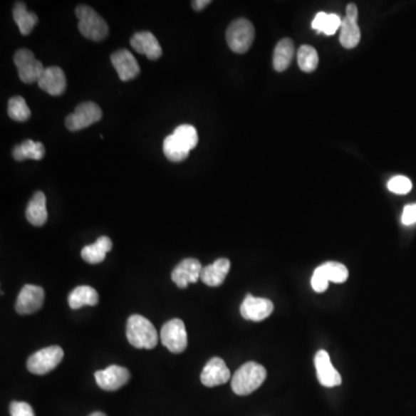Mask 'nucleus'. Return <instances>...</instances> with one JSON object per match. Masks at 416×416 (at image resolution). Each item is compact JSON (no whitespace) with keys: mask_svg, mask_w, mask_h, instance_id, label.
Returning a JSON list of instances; mask_svg holds the SVG:
<instances>
[{"mask_svg":"<svg viewBox=\"0 0 416 416\" xmlns=\"http://www.w3.org/2000/svg\"><path fill=\"white\" fill-rule=\"evenodd\" d=\"M198 132L196 128L183 124L175 129L172 135L163 141V153L172 162H182L187 159L191 150L198 144Z\"/></svg>","mask_w":416,"mask_h":416,"instance_id":"nucleus-1","label":"nucleus"},{"mask_svg":"<svg viewBox=\"0 0 416 416\" xmlns=\"http://www.w3.org/2000/svg\"><path fill=\"white\" fill-rule=\"evenodd\" d=\"M126 337L132 346L138 349L155 348L159 341L157 331L144 316L133 315L128 319Z\"/></svg>","mask_w":416,"mask_h":416,"instance_id":"nucleus-2","label":"nucleus"},{"mask_svg":"<svg viewBox=\"0 0 416 416\" xmlns=\"http://www.w3.org/2000/svg\"><path fill=\"white\" fill-rule=\"evenodd\" d=\"M266 369L261 364L248 362L236 371L232 378V389L237 395H249L259 389L266 380Z\"/></svg>","mask_w":416,"mask_h":416,"instance_id":"nucleus-3","label":"nucleus"},{"mask_svg":"<svg viewBox=\"0 0 416 416\" xmlns=\"http://www.w3.org/2000/svg\"><path fill=\"white\" fill-rule=\"evenodd\" d=\"M76 16L79 19L80 33L88 40L100 42L109 34L107 22L92 7L80 5L76 9Z\"/></svg>","mask_w":416,"mask_h":416,"instance_id":"nucleus-4","label":"nucleus"},{"mask_svg":"<svg viewBox=\"0 0 416 416\" xmlns=\"http://www.w3.org/2000/svg\"><path fill=\"white\" fill-rule=\"evenodd\" d=\"M254 27L244 18L234 20L227 29L226 40L232 51L245 53L251 48L254 40Z\"/></svg>","mask_w":416,"mask_h":416,"instance_id":"nucleus-5","label":"nucleus"},{"mask_svg":"<svg viewBox=\"0 0 416 416\" xmlns=\"http://www.w3.org/2000/svg\"><path fill=\"white\" fill-rule=\"evenodd\" d=\"M348 276V269L343 264L328 261L315 269L311 278V286L313 291L323 293L328 289V282L343 284Z\"/></svg>","mask_w":416,"mask_h":416,"instance_id":"nucleus-6","label":"nucleus"},{"mask_svg":"<svg viewBox=\"0 0 416 416\" xmlns=\"http://www.w3.org/2000/svg\"><path fill=\"white\" fill-rule=\"evenodd\" d=\"M64 350L59 346H50L41 349L28 358L27 368L34 375H46L58 367L63 361Z\"/></svg>","mask_w":416,"mask_h":416,"instance_id":"nucleus-7","label":"nucleus"},{"mask_svg":"<svg viewBox=\"0 0 416 416\" xmlns=\"http://www.w3.org/2000/svg\"><path fill=\"white\" fill-rule=\"evenodd\" d=\"M14 64L18 68L19 78L22 83H38L44 73L43 64L37 61L34 53L28 49H20L14 55Z\"/></svg>","mask_w":416,"mask_h":416,"instance_id":"nucleus-8","label":"nucleus"},{"mask_svg":"<svg viewBox=\"0 0 416 416\" xmlns=\"http://www.w3.org/2000/svg\"><path fill=\"white\" fill-rule=\"evenodd\" d=\"M161 341L163 346L175 354L183 353L187 347V333L182 319L175 318L167 321L161 328Z\"/></svg>","mask_w":416,"mask_h":416,"instance_id":"nucleus-9","label":"nucleus"},{"mask_svg":"<svg viewBox=\"0 0 416 416\" xmlns=\"http://www.w3.org/2000/svg\"><path fill=\"white\" fill-rule=\"evenodd\" d=\"M102 118L101 108L94 102H83L79 104L73 113L65 120L66 129L70 131H80L98 123Z\"/></svg>","mask_w":416,"mask_h":416,"instance_id":"nucleus-10","label":"nucleus"},{"mask_svg":"<svg viewBox=\"0 0 416 416\" xmlns=\"http://www.w3.org/2000/svg\"><path fill=\"white\" fill-rule=\"evenodd\" d=\"M44 289L40 286L26 285L16 298V310L20 315H31L43 306Z\"/></svg>","mask_w":416,"mask_h":416,"instance_id":"nucleus-11","label":"nucleus"},{"mask_svg":"<svg viewBox=\"0 0 416 416\" xmlns=\"http://www.w3.org/2000/svg\"><path fill=\"white\" fill-rule=\"evenodd\" d=\"M131 378V373L126 368L110 365L103 370L96 371L95 380L104 391H116L125 385Z\"/></svg>","mask_w":416,"mask_h":416,"instance_id":"nucleus-12","label":"nucleus"},{"mask_svg":"<svg viewBox=\"0 0 416 416\" xmlns=\"http://www.w3.org/2000/svg\"><path fill=\"white\" fill-rule=\"evenodd\" d=\"M274 306L269 298L254 297L249 294L241 306V315L246 321H261L272 315Z\"/></svg>","mask_w":416,"mask_h":416,"instance_id":"nucleus-13","label":"nucleus"},{"mask_svg":"<svg viewBox=\"0 0 416 416\" xmlns=\"http://www.w3.org/2000/svg\"><path fill=\"white\" fill-rule=\"evenodd\" d=\"M202 266L199 260L187 258L182 260L172 272V281L180 288H187L198 281L202 276Z\"/></svg>","mask_w":416,"mask_h":416,"instance_id":"nucleus-14","label":"nucleus"},{"mask_svg":"<svg viewBox=\"0 0 416 416\" xmlns=\"http://www.w3.org/2000/svg\"><path fill=\"white\" fill-rule=\"evenodd\" d=\"M230 380V370L220 358H213L206 363L200 380L207 388L224 385Z\"/></svg>","mask_w":416,"mask_h":416,"instance_id":"nucleus-15","label":"nucleus"},{"mask_svg":"<svg viewBox=\"0 0 416 416\" xmlns=\"http://www.w3.org/2000/svg\"><path fill=\"white\" fill-rule=\"evenodd\" d=\"M316 371L319 383L325 388L339 386L343 382L340 373L336 370L326 350H319L315 356Z\"/></svg>","mask_w":416,"mask_h":416,"instance_id":"nucleus-16","label":"nucleus"},{"mask_svg":"<svg viewBox=\"0 0 416 416\" xmlns=\"http://www.w3.org/2000/svg\"><path fill=\"white\" fill-rule=\"evenodd\" d=\"M111 63L122 81L135 79L140 72V66L129 50L120 49L111 55Z\"/></svg>","mask_w":416,"mask_h":416,"instance_id":"nucleus-17","label":"nucleus"},{"mask_svg":"<svg viewBox=\"0 0 416 416\" xmlns=\"http://www.w3.org/2000/svg\"><path fill=\"white\" fill-rule=\"evenodd\" d=\"M131 46L135 51L145 55L150 61H156L162 56V48L159 41L150 31H139L131 37Z\"/></svg>","mask_w":416,"mask_h":416,"instance_id":"nucleus-18","label":"nucleus"},{"mask_svg":"<svg viewBox=\"0 0 416 416\" xmlns=\"http://www.w3.org/2000/svg\"><path fill=\"white\" fill-rule=\"evenodd\" d=\"M38 87L51 96H59L66 89V77L64 71L57 66H50L44 70V73L38 80Z\"/></svg>","mask_w":416,"mask_h":416,"instance_id":"nucleus-19","label":"nucleus"},{"mask_svg":"<svg viewBox=\"0 0 416 416\" xmlns=\"http://www.w3.org/2000/svg\"><path fill=\"white\" fill-rule=\"evenodd\" d=\"M229 260L227 258H220V259L215 260L214 263L211 264V265L202 267L200 280L209 287H217V286L222 285V282L224 281V279L229 273Z\"/></svg>","mask_w":416,"mask_h":416,"instance_id":"nucleus-20","label":"nucleus"},{"mask_svg":"<svg viewBox=\"0 0 416 416\" xmlns=\"http://www.w3.org/2000/svg\"><path fill=\"white\" fill-rule=\"evenodd\" d=\"M26 217L28 222L35 227H41L46 224L48 220V211H46V194L41 191L35 193L26 209Z\"/></svg>","mask_w":416,"mask_h":416,"instance_id":"nucleus-21","label":"nucleus"},{"mask_svg":"<svg viewBox=\"0 0 416 416\" xmlns=\"http://www.w3.org/2000/svg\"><path fill=\"white\" fill-rule=\"evenodd\" d=\"M113 249V241L108 236H101L95 243L86 245L81 250V257L88 264H100L105 259L108 252Z\"/></svg>","mask_w":416,"mask_h":416,"instance_id":"nucleus-22","label":"nucleus"},{"mask_svg":"<svg viewBox=\"0 0 416 416\" xmlns=\"http://www.w3.org/2000/svg\"><path fill=\"white\" fill-rule=\"evenodd\" d=\"M295 55V46L291 38H282L276 44L273 53V66L276 72H284L291 66Z\"/></svg>","mask_w":416,"mask_h":416,"instance_id":"nucleus-23","label":"nucleus"},{"mask_svg":"<svg viewBox=\"0 0 416 416\" xmlns=\"http://www.w3.org/2000/svg\"><path fill=\"white\" fill-rule=\"evenodd\" d=\"M361 41V29L358 20L345 16L340 28V43L345 49H354Z\"/></svg>","mask_w":416,"mask_h":416,"instance_id":"nucleus-24","label":"nucleus"},{"mask_svg":"<svg viewBox=\"0 0 416 416\" xmlns=\"http://www.w3.org/2000/svg\"><path fill=\"white\" fill-rule=\"evenodd\" d=\"M13 19L18 25L19 31L24 36L31 34L38 22V18L33 12H28L25 3L18 1L13 7Z\"/></svg>","mask_w":416,"mask_h":416,"instance_id":"nucleus-25","label":"nucleus"},{"mask_svg":"<svg viewBox=\"0 0 416 416\" xmlns=\"http://www.w3.org/2000/svg\"><path fill=\"white\" fill-rule=\"evenodd\" d=\"M98 303V291L89 286H79L68 295V306L73 310L85 306H94Z\"/></svg>","mask_w":416,"mask_h":416,"instance_id":"nucleus-26","label":"nucleus"},{"mask_svg":"<svg viewBox=\"0 0 416 416\" xmlns=\"http://www.w3.org/2000/svg\"><path fill=\"white\" fill-rule=\"evenodd\" d=\"M13 157L18 161H25V160H42L46 155V148L42 142H35L33 140H25L21 144L13 148Z\"/></svg>","mask_w":416,"mask_h":416,"instance_id":"nucleus-27","label":"nucleus"},{"mask_svg":"<svg viewBox=\"0 0 416 416\" xmlns=\"http://www.w3.org/2000/svg\"><path fill=\"white\" fill-rule=\"evenodd\" d=\"M343 19L340 18L338 14H328L325 12L317 13V16L312 21L311 27L315 31H321L325 35H334L337 33L338 29L341 28Z\"/></svg>","mask_w":416,"mask_h":416,"instance_id":"nucleus-28","label":"nucleus"},{"mask_svg":"<svg viewBox=\"0 0 416 416\" xmlns=\"http://www.w3.org/2000/svg\"><path fill=\"white\" fill-rule=\"evenodd\" d=\"M297 63L301 70L306 73H311L318 66V53L313 46L304 44L297 51Z\"/></svg>","mask_w":416,"mask_h":416,"instance_id":"nucleus-29","label":"nucleus"},{"mask_svg":"<svg viewBox=\"0 0 416 416\" xmlns=\"http://www.w3.org/2000/svg\"><path fill=\"white\" fill-rule=\"evenodd\" d=\"M9 116L16 122H26L29 120L31 111L26 103L25 98L21 96H14L9 101V108H7Z\"/></svg>","mask_w":416,"mask_h":416,"instance_id":"nucleus-30","label":"nucleus"},{"mask_svg":"<svg viewBox=\"0 0 416 416\" xmlns=\"http://www.w3.org/2000/svg\"><path fill=\"white\" fill-rule=\"evenodd\" d=\"M412 182L406 176H395L388 183L389 190L395 194H407L412 190Z\"/></svg>","mask_w":416,"mask_h":416,"instance_id":"nucleus-31","label":"nucleus"},{"mask_svg":"<svg viewBox=\"0 0 416 416\" xmlns=\"http://www.w3.org/2000/svg\"><path fill=\"white\" fill-rule=\"evenodd\" d=\"M9 413L11 416H35L31 405L24 401H13L9 406Z\"/></svg>","mask_w":416,"mask_h":416,"instance_id":"nucleus-32","label":"nucleus"},{"mask_svg":"<svg viewBox=\"0 0 416 416\" xmlns=\"http://www.w3.org/2000/svg\"><path fill=\"white\" fill-rule=\"evenodd\" d=\"M401 221L406 226H412V224H416V204L407 205L404 208Z\"/></svg>","mask_w":416,"mask_h":416,"instance_id":"nucleus-33","label":"nucleus"},{"mask_svg":"<svg viewBox=\"0 0 416 416\" xmlns=\"http://www.w3.org/2000/svg\"><path fill=\"white\" fill-rule=\"evenodd\" d=\"M346 16L358 20V9L355 4H349V5H347Z\"/></svg>","mask_w":416,"mask_h":416,"instance_id":"nucleus-34","label":"nucleus"},{"mask_svg":"<svg viewBox=\"0 0 416 416\" xmlns=\"http://www.w3.org/2000/svg\"><path fill=\"white\" fill-rule=\"evenodd\" d=\"M211 3V0H194V1H192V7L196 11H202V9L207 7Z\"/></svg>","mask_w":416,"mask_h":416,"instance_id":"nucleus-35","label":"nucleus"},{"mask_svg":"<svg viewBox=\"0 0 416 416\" xmlns=\"http://www.w3.org/2000/svg\"><path fill=\"white\" fill-rule=\"evenodd\" d=\"M89 416H107L105 414L102 413V412H95V413L90 414Z\"/></svg>","mask_w":416,"mask_h":416,"instance_id":"nucleus-36","label":"nucleus"}]
</instances>
